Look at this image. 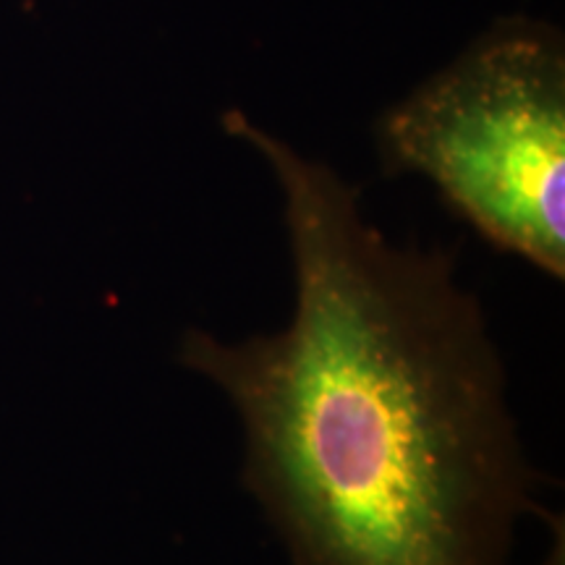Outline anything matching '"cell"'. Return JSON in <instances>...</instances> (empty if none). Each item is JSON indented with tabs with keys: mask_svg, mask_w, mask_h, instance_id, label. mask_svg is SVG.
<instances>
[{
	"mask_svg": "<svg viewBox=\"0 0 565 565\" xmlns=\"http://www.w3.org/2000/svg\"><path fill=\"white\" fill-rule=\"evenodd\" d=\"M223 126L270 166L294 265L278 333L179 343L238 414L246 487L301 565H500L536 477L454 254L391 242L349 181L242 110Z\"/></svg>",
	"mask_w": 565,
	"mask_h": 565,
	"instance_id": "obj_1",
	"label": "cell"
},
{
	"mask_svg": "<svg viewBox=\"0 0 565 565\" xmlns=\"http://www.w3.org/2000/svg\"><path fill=\"white\" fill-rule=\"evenodd\" d=\"M385 168L427 179L479 236L565 278V53L508 21L404 97L377 126Z\"/></svg>",
	"mask_w": 565,
	"mask_h": 565,
	"instance_id": "obj_2",
	"label": "cell"
}]
</instances>
